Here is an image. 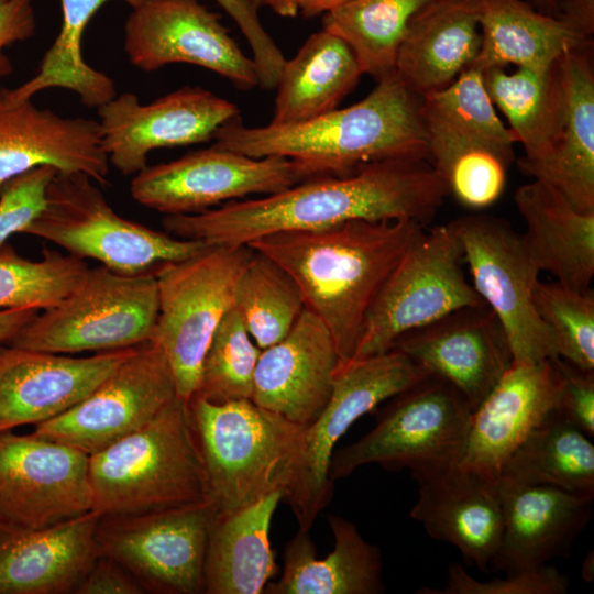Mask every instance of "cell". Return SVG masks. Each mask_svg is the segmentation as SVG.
Instances as JSON below:
<instances>
[{"label":"cell","instance_id":"1","mask_svg":"<svg viewBox=\"0 0 594 594\" xmlns=\"http://www.w3.org/2000/svg\"><path fill=\"white\" fill-rule=\"evenodd\" d=\"M449 195L430 162L393 158L341 176H321L262 198L231 200L193 215L165 216L166 232L209 245H246L276 232L319 230L351 220L429 224Z\"/></svg>","mask_w":594,"mask_h":594},{"label":"cell","instance_id":"2","mask_svg":"<svg viewBox=\"0 0 594 594\" xmlns=\"http://www.w3.org/2000/svg\"><path fill=\"white\" fill-rule=\"evenodd\" d=\"M213 139L215 144L251 157L289 158L304 180L346 175L384 160L430 162L421 98L395 70L346 108L288 124L246 127L235 120L220 127Z\"/></svg>","mask_w":594,"mask_h":594},{"label":"cell","instance_id":"3","mask_svg":"<svg viewBox=\"0 0 594 594\" xmlns=\"http://www.w3.org/2000/svg\"><path fill=\"white\" fill-rule=\"evenodd\" d=\"M422 228L410 219L351 220L266 234L246 245L293 277L306 308L330 331L340 366L354 359L372 301Z\"/></svg>","mask_w":594,"mask_h":594},{"label":"cell","instance_id":"4","mask_svg":"<svg viewBox=\"0 0 594 594\" xmlns=\"http://www.w3.org/2000/svg\"><path fill=\"white\" fill-rule=\"evenodd\" d=\"M89 480L101 516L210 502L188 403L176 396L142 428L89 455Z\"/></svg>","mask_w":594,"mask_h":594},{"label":"cell","instance_id":"5","mask_svg":"<svg viewBox=\"0 0 594 594\" xmlns=\"http://www.w3.org/2000/svg\"><path fill=\"white\" fill-rule=\"evenodd\" d=\"M188 407L217 516L283 493L302 427L248 398L216 404L194 396Z\"/></svg>","mask_w":594,"mask_h":594},{"label":"cell","instance_id":"6","mask_svg":"<svg viewBox=\"0 0 594 594\" xmlns=\"http://www.w3.org/2000/svg\"><path fill=\"white\" fill-rule=\"evenodd\" d=\"M23 233L124 275L155 274L162 265L209 246L120 216L98 184L82 173H56L47 187L44 209Z\"/></svg>","mask_w":594,"mask_h":594},{"label":"cell","instance_id":"7","mask_svg":"<svg viewBox=\"0 0 594 594\" xmlns=\"http://www.w3.org/2000/svg\"><path fill=\"white\" fill-rule=\"evenodd\" d=\"M157 314L154 273L88 267L61 301L38 311L6 343L55 354L127 349L151 340Z\"/></svg>","mask_w":594,"mask_h":594},{"label":"cell","instance_id":"8","mask_svg":"<svg viewBox=\"0 0 594 594\" xmlns=\"http://www.w3.org/2000/svg\"><path fill=\"white\" fill-rule=\"evenodd\" d=\"M429 374L403 352L354 359L337 370L329 402L320 415L301 429L283 499L299 529L310 530L333 496L329 469L334 447L349 428L378 405Z\"/></svg>","mask_w":594,"mask_h":594},{"label":"cell","instance_id":"9","mask_svg":"<svg viewBox=\"0 0 594 594\" xmlns=\"http://www.w3.org/2000/svg\"><path fill=\"white\" fill-rule=\"evenodd\" d=\"M253 252L249 245H209L155 272L158 314L151 340L165 353L177 397L186 403L198 389L205 354Z\"/></svg>","mask_w":594,"mask_h":594},{"label":"cell","instance_id":"10","mask_svg":"<svg viewBox=\"0 0 594 594\" xmlns=\"http://www.w3.org/2000/svg\"><path fill=\"white\" fill-rule=\"evenodd\" d=\"M374 411V428L333 452L329 469L333 482L371 463L411 472L458 461L473 409L453 385L428 375Z\"/></svg>","mask_w":594,"mask_h":594},{"label":"cell","instance_id":"11","mask_svg":"<svg viewBox=\"0 0 594 594\" xmlns=\"http://www.w3.org/2000/svg\"><path fill=\"white\" fill-rule=\"evenodd\" d=\"M463 262L450 223L422 228L372 301L354 359L386 352L400 336L454 310L485 305Z\"/></svg>","mask_w":594,"mask_h":594},{"label":"cell","instance_id":"12","mask_svg":"<svg viewBox=\"0 0 594 594\" xmlns=\"http://www.w3.org/2000/svg\"><path fill=\"white\" fill-rule=\"evenodd\" d=\"M449 223L461 242L471 284L502 324L513 360L558 358L554 338L534 306L540 270L521 234L507 220L485 213L462 216Z\"/></svg>","mask_w":594,"mask_h":594},{"label":"cell","instance_id":"13","mask_svg":"<svg viewBox=\"0 0 594 594\" xmlns=\"http://www.w3.org/2000/svg\"><path fill=\"white\" fill-rule=\"evenodd\" d=\"M215 517L210 502L141 515L101 516L96 529L98 556L120 563L145 592L201 594Z\"/></svg>","mask_w":594,"mask_h":594},{"label":"cell","instance_id":"14","mask_svg":"<svg viewBox=\"0 0 594 594\" xmlns=\"http://www.w3.org/2000/svg\"><path fill=\"white\" fill-rule=\"evenodd\" d=\"M176 396L167 358L148 340L84 399L36 425L32 433L91 455L142 428Z\"/></svg>","mask_w":594,"mask_h":594},{"label":"cell","instance_id":"15","mask_svg":"<svg viewBox=\"0 0 594 594\" xmlns=\"http://www.w3.org/2000/svg\"><path fill=\"white\" fill-rule=\"evenodd\" d=\"M302 180L289 158H256L213 144L147 165L133 176L130 193L138 204L165 216L193 215L250 195L275 194Z\"/></svg>","mask_w":594,"mask_h":594},{"label":"cell","instance_id":"16","mask_svg":"<svg viewBox=\"0 0 594 594\" xmlns=\"http://www.w3.org/2000/svg\"><path fill=\"white\" fill-rule=\"evenodd\" d=\"M90 510L88 454L33 433L0 431V524L37 529Z\"/></svg>","mask_w":594,"mask_h":594},{"label":"cell","instance_id":"17","mask_svg":"<svg viewBox=\"0 0 594 594\" xmlns=\"http://www.w3.org/2000/svg\"><path fill=\"white\" fill-rule=\"evenodd\" d=\"M97 110L108 162L125 176L146 167L153 150L208 142L220 127L240 120L237 105L189 86L145 105L133 92L117 94Z\"/></svg>","mask_w":594,"mask_h":594},{"label":"cell","instance_id":"18","mask_svg":"<svg viewBox=\"0 0 594 594\" xmlns=\"http://www.w3.org/2000/svg\"><path fill=\"white\" fill-rule=\"evenodd\" d=\"M124 51L144 72L169 64H190L228 79L240 90L260 85L255 63L248 57L219 14L199 0H142L124 25Z\"/></svg>","mask_w":594,"mask_h":594},{"label":"cell","instance_id":"19","mask_svg":"<svg viewBox=\"0 0 594 594\" xmlns=\"http://www.w3.org/2000/svg\"><path fill=\"white\" fill-rule=\"evenodd\" d=\"M560 385L553 359L513 361L472 411L459 464L496 484L514 452L558 409Z\"/></svg>","mask_w":594,"mask_h":594},{"label":"cell","instance_id":"20","mask_svg":"<svg viewBox=\"0 0 594 594\" xmlns=\"http://www.w3.org/2000/svg\"><path fill=\"white\" fill-rule=\"evenodd\" d=\"M391 349L449 382L473 410L514 361L504 329L486 305L454 310L400 336Z\"/></svg>","mask_w":594,"mask_h":594},{"label":"cell","instance_id":"21","mask_svg":"<svg viewBox=\"0 0 594 594\" xmlns=\"http://www.w3.org/2000/svg\"><path fill=\"white\" fill-rule=\"evenodd\" d=\"M135 346L87 358L0 342V431L38 425L90 394Z\"/></svg>","mask_w":594,"mask_h":594},{"label":"cell","instance_id":"22","mask_svg":"<svg viewBox=\"0 0 594 594\" xmlns=\"http://www.w3.org/2000/svg\"><path fill=\"white\" fill-rule=\"evenodd\" d=\"M418 499L410 517L431 538L455 547L465 562L487 572L502 541L504 518L496 484L458 461L410 472Z\"/></svg>","mask_w":594,"mask_h":594},{"label":"cell","instance_id":"23","mask_svg":"<svg viewBox=\"0 0 594 594\" xmlns=\"http://www.w3.org/2000/svg\"><path fill=\"white\" fill-rule=\"evenodd\" d=\"M339 364L330 331L305 308L284 339L261 351L251 399L304 428L329 402Z\"/></svg>","mask_w":594,"mask_h":594},{"label":"cell","instance_id":"24","mask_svg":"<svg viewBox=\"0 0 594 594\" xmlns=\"http://www.w3.org/2000/svg\"><path fill=\"white\" fill-rule=\"evenodd\" d=\"M496 488L504 529L492 568L509 575L570 557L574 540L591 519L594 496L503 480Z\"/></svg>","mask_w":594,"mask_h":594},{"label":"cell","instance_id":"25","mask_svg":"<svg viewBox=\"0 0 594 594\" xmlns=\"http://www.w3.org/2000/svg\"><path fill=\"white\" fill-rule=\"evenodd\" d=\"M45 165L107 185L110 164L98 121L64 117L32 99L10 102L0 94V191L15 176Z\"/></svg>","mask_w":594,"mask_h":594},{"label":"cell","instance_id":"26","mask_svg":"<svg viewBox=\"0 0 594 594\" xmlns=\"http://www.w3.org/2000/svg\"><path fill=\"white\" fill-rule=\"evenodd\" d=\"M592 46L563 55L557 63L560 107L548 153L518 169L560 193L575 209L594 212V73Z\"/></svg>","mask_w":594,"mask_h":594},{"label":"cell","instance_id":"27","mask_svg":"<svg viewBox=\"0 0 594 594\" xmlns=\"http://www.w3.org/2000/svg\"><path fill=\"white\" fill-rule=\"evenodd\" d=\"M90 510L37 529L0 524V594L75 593L98 557Z\"/></svg>","mask_w":594,"mask_h":594},{"label":"cell","instance_id":"28","mask_svg":"<svg viewBox=\"0 0 594 594\" xmlns=\"http://www.w3.org/2000/svg\"><path fill=\"white\" fill-rule=\"evenodd\" d=\"M480 47V0H431L408 23L394 70L422 99L471 67Z\"/></svg>","mask_w":594,"mask_h":594},{"label":"cell","instance_id":"29","mask_svg":"<svg viewBox=\"0 0 594 594\" xmlns=\"http://www.w3.org/2000/svg\"><path fill=\"white\" fill-rule=\"evenodd\" d=\"M481 47L472 66L515 65L544 72L569 52L592 46L593 25L562 11L550 15L524 0H480Z\"/></svg>","mask_w":594,"mask_h":594},{"label":"cell","instance_id":"30","mask_svg":"<svg viewBox=\"0 0 594 594\" xmlns=\"http://www.w3.org/2000/svg\"><path fill=\"white\" fill-rule=\"evenodd\" d=\"M525 222L524 245L534 263L556 280L590 289L594 276V212L575 209L548 184L534 179L514 195Z\"/></svg>","mask_w":594,"mask_h":594},{"label":"cell","instance_id":"31","mask_svg":"<svg viewBox=\"0 0 594 594\" xmlns=\"http://www.w3.org/2000/svg\"><path fill=\"white\" fill-rule=\"evenodd\" d=\"M333 550L317 558L308 530L298 529L284 552L283 574L266 594H380L385 591L380 548L369 543L350 520L329 515Z\"/></svg>","mask_w":594,"mask_h":594},{"label":"cell","instance_id":"32","mask_svg":"<svg viewBox=\"0 0 594 594\" xmlns=\"http://www.w3.org/2000/svg\"><path fill=\"white\" fill-rule=\"evenodd\" d=\"M282 491L212 522L205 562V593L260 594L276 574L270 541L272 518Z\"/></svg>","mask_w":594,"mask_h":594},{"label":"cell","instance_id":"33","mask_svg":"<svg viewBox=\"0 0 594 594\" xmlns=\"http://www.w3.org/2000/svg\"><path fill=\"white\" fill-rule=\"evenodd\" d=\"M363 75L350 45L321 29L312 33L279 74L270 123L306 121L338 108Z\"/></svg>","mask_w":594,"mask_h":594},{"label":"cell","instance_id":"34","mask_svg":"<svg viewBox=\"0 0 594 594\" xmlns=\"http://www.w3.org/2000/svg\"><path fill=\"white\" fill-rule=\"evenodd\" d=\"M109 1L118 0H61L62 25L55 41L45 52L37 72L28 81L13 89H0L10 102L31 100L36 94L51 88L75 92L82 105L99 108L116 95L113 79L91 67L82 55V38L94 15ZM131 8L142 0H119Z\"/></svg>","mask_w":594,"mask_h":594},{"label":"cell","instance_id":"35","mask_svg":"<svg viewBox=\"0 0 594 594\" xmlns=\"http://www.w3.org/2000/svg\"><path fill=\"white\" fill-rule=\"evenodd\" d=\"M591 439L556 410L514 452L497 481L544 484L594 496Z\"/></svg>","mask_w":594,"mask_h":594},{"label":"cell","instance_id":"36","mask_svg":"<svg viewBox=\"0 0 594 594\" xmlns=\"http://www.w3.org/2000/svg\"><path fill=\"white\" fill-rule=\"evenodd\" d=\"M483 82L493 102L509 123L515 142L521 143L524 162L542 158L553 141L560 95L556 64L540 72L517 67L506 73L502 67L482 70Z\"/></svg>","mask_w":594,"mask_h":594},{"label":"cell","instance_id":"37","mask_svg":"<svg viewBox=\"0 0 594 594\" xmlns=\"http://www.w3.org/2000/svg\"><path fill=\"white\" fill-rule=\"evenodd\" d=\"M431 0H351L322 14V29L353 50L362 73L376 79L395 68L413 16Z\"/></svg>","mask_w":594,"mask_h":594},{"label":"cell","instance_id":"38","mask_svg":"<svg viewBox=\"0 0 594 594\" xmlns=\"http://www.w3.org/2000/svg\"><path fill=\"white\" fill-rule=\"evenodd\" d=\"M427 140L479 142L514 155V136L496 113L482 70L471 66L444 89L421 99Z\"/></svg>","mask_w":594,"mask_h":594},{"label":"cell","instance_id":"39","mask_svg":"<svg viewBox=\"0 0 594 594\" xmlns=\"http://www.w3.org/2000/svg\"><path fill=\"white\" fill-rule=\"evenodd\" d=\"M233 307L263 350L288 334L306 305L293 277L271 257L254 251L235 284Z\"/></svg>","mask_w":594,"mask_h":594},{"label":"cell","instance_id":"40","mask_svg":"<svg viewBox=\"0 0 594 594\" xmlns=\"http://www.w3.org/2000/svg\"><path fill=\"white\" fill-rule=\"evenodd\" d=\"M41 260H29L9 243L0 249V310L47 309L61 301L82 278L87 263L44 248Z\"/></svg>","mask_w":594,"mask_h":594},{"label":"cell","instance_id":"41","mask_svg":"<svg viewBox=\"0 0 594 594\" xmlns=\"http://www.w3.org/2000/svg\"><path fill=\"white\" fill-rule=\"evenodd\" d=\"M427 142L431 165L460 204L482 209L501 197L514 155L479 142Z\"/></svg>","mask_w":594,"mask_h":594},{"label":"cell","instance_id":"42","mask_svg":"<svg viewBox=\"0 0 594 594\" xmlns=\"http://www.w3.org/2000/svg\"><path fill=\"white\" fill-rule=\"evenodd\" d=\"M261 351L232 306L207 349L194 396L216 404L251 399Z\"/></svg>","mask_w":594,"mask_h":594},{"label":"cell","instance_id":"43","mask_svg":"<svg viewBox=\"0 0 594 594\" xmlns=\"http://www.w3.org/2000/svg\"><path fill=\"white\" fill-rule=\"evenodd\" d=\"M536 311L550 329L558 356L594 371V294L559 280H538L532 293Z\"/></svg>","mask_w":594,"mask_h":594},{"label":"cell","instance_id":"44","mask_svg":"<svg viewBox=\"0 0 594 594\" xmlns=\"http://www.w3.org/2000/svg\"><path fill=\"white\" fill-rule=\"evenodd\" d=\"M569 579L552 565L532 571L506 575L504 579L480 581L470 575L464 568L452 562L448 565L447 583L440 591L426 588L418 593L428 594H564Z\"/></svg>","mask_w":594,"mask_h":594},{"label":"cell","instance_id":"45","mask_svg":"<svg viewBox=\"0 0 594 594\" xmlns=\"http://www.w3.org/2000/svg\"><path fill=\"white\" fill-rule=\"evenodd\" d=\"M57 170L40 166L15 176L0 191V249L14 233H23L42 212L46 191Z\"/></svg>","mask_w":594,"mask_h":594},{"label":"cell","instance_id":"46","mask_svg":"<svg viewBox=\"0 0 594 594\" xmlns=\"http://www.w3.org/2000/svg\"><path fill=\"white\" fill-rule=\"evenodd\" d=\"M234 21L248 41L255 63L260 86L276 87L285 64V56L273 37L263 26L257 11L246 0H215Z\"/></svg>","mask_w":594,"mask_h":594},{"label":"cell","instance_id":"47","mask_svg":"<svg viewBox=\"0 0 594 594\" xmlns=\"http://www.w3.org/2000/svg\"><path fill=\"white\" fill-rule=\"evenodd\" d=\"M553 362L561 381L558 414L593 438L594 371L579 369L559 356Z\"/></svg>","mask_w":594,"mask_h":594},{"label":"cell","instance_id":"48","mask_svg":"<svg viewBox=\"0 0 594 594\" xmlns=\"http://www.w3.org/2000/svg\"><path fill=\"white\" fill-rule=\"evenodd\" d=\"M35 31L33 0H0V82L13 72L4 48L32 37Z\"/></svg>","mask_w":594,"mask_h":594},{"label":"cell","instance_id":"49","mask_svg":"<svg viewBox=\"0 0 594 594\" xmlns=\"http://www.w3.org/2000/svg\"><path fill=\"white\" fill-rule=\"evenodd\" d=\"M145 590L120 563L107 556H98L81 580L76 594H141Z\"/></svg>","mask_w":594,"mask_h":594},{"label":"cell","instance_id":"50","mask_svg":"<svg viewBox=\"0 0 594 594\" xmlns=\"http://www.w3.org/2000/svg\"><path fill=\"white\" fill-rule=\"evenodd\" d=\"M37 312L32 308L0 310V342H8Z\"/></svg>","mask_w":594,"mask_h":594},{"label":"cell","instance_id":"51","mask_svg":"<svg viewBox=\"0 0 594 594\" xmlns=\"http://www.w3.org/2000/svg\"><path fill=\"white\" fill-rule=\"evenodd\" d=\"M351 0H299L298 13L304 18L324 14Z\"/></svg>","mask_w":594,"mask_h":594},{"label":"cell","instance_id":"52","mask_svg":"<svg viewBox=\"0 0 594 594\" xmlns=\"http://www.w3.org/2000/svg\"><path fill=\"white\" fill-rule=\"evenodd\" d=\"M299 0H263V7L272 9L284 18H294L298 14Z\"/></svg>","mask_w":594,"mask_h":594},{"label":"cell","instance_id":"53","mask_svg":"<svg viewBox=\"0 0 594 594\" xmlns=\"http://www.w3.org/2000/svg\"><path fill=\"white\" fill-rule=\"evenodd\" d=\"M532 6L540 12L550 15L562 14V0H531Z\"/></svg>","mask_w":594,"mask_h":594},{"label":"cell","instance_id":"54","mask_svg":"<svg viewBox=\"0 0 594 594\" xmlns=\"http://www.w3.org/2000/svg\"><path fill=\"white\" fill-rule=\"evenodd\" d=\"M253 8L258 10L261 7H263V0H246Z\"/></svg>","mask_w":594,"mask_h":594}]
</instances>
